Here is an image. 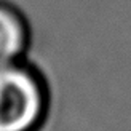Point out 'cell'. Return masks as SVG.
Listing matches in <instances>:
<instances>
[{
  "instance_id": "obj_1",
  "label": "cell",
  "mask_w": 131,
  "mask_h": 131,
  "mask_svg": "<svg viewBox=\"0 0 131 131\" xmlns=\"http://www.w3.org/2000/svg\"><path fill=\"white\" fill-rule=\"evenodd\" d=\"M47 112V91L32 69L0 66V131H35Z\"/></svg>"
},
{
  "instance_id": "obj_2",
  "label": "cell",
  "mask_w": 131,
  "mask_h": 131,
  "mask_svg": "<svg viewBox=\"0 0 131 131\" xmlns=\"http://www.w3.org/2000/svg\"><path fill=\"white\" fill-rule=\"evenodd\" d=\"M29 43L27 21L15 6L0 3V66L15 62Z\"/></svg>"
}]
</instances>
